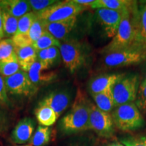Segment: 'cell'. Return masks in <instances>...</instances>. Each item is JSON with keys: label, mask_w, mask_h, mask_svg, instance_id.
Returning <instances> with one entry per match:
<instances>
[{"label": "cell", "mask_w": 146, "mask_h": 146, "mask_svg": "<svg viewBox=\"0 0 146 146\" xmlns=\"http://www.w3.org/2000/svg\"><path fill=\"white\" fill-rule=\"evenodd\" d=\"M132 46L137 47L146 52V3H142L139 7L135 37Z\"/></svg>", "instance_id": "16"}, {"label": "cell", "mask_w": 146, "mask_h": 146, "mask_svg": "<svg viewBox=\"0 0 146 146\" xmlns=\"http://www.w3.org/2000/svg\"><path fill=\"white\" fill-rule=\"evenodd\" d=\"M16 47H23L33 45L28 35H15L11 38Z\"/></svg>", "instance_id": "33"}, {"label": "cell", "mask_w": 146, "mask_h": 146, "mask_svg": "<svg viewBox=\"0 0 146 146\" xmlns=\"http://www.w3.org/2000/svg\"><path fill=\"white\" fill-rule=\"evenodd\" d=\"M46 22L37 18L33 23L28 33V36L33 44L46 31Z\"/></svg>", "instance_id": "28"}, {"label": "cell", "mask_w": 146, "mask_h": 146, "mask_svg": "<svg viewBox=\"0 0 146 146\" xmlns=\"http://www.w3.org/2000/svg\"><path fill=\"white\" fill-rule=\"evenodd\" d=\"M4 126H5V119L2 115L0 114V131L4 128Z\"/></svg>", "instance_id": "36"}, {"label": "cell", "mask_w": 146, "mask_h": 146, "mask_svg": "<svg viewBox=\"0 0 146 146\" xmlns=\"http://www.w3.org/2000/svg\"><path fill=\"white\" fill-rule=\"evenodd\" d=\"M87 8L76 3L74 0L58 1L45 10L36 13L37 17L47 23L69 19L77 16Z\"/></svg>", "instance_id": "5"}, {"label": "cell", "mask_w": 146, "mask_h": 146, "mask_svg": "<svg viewBox=\"0 0 146 146\" xmlns=\"http://www.w3.org/2000/svg\"><path fill=\"white\" fill-rule=\"evenodd\" d=\"M123 11H116L109 9H96V16L99 23L103 27L108 37H114L117 33L121 22Z\"/></svg>", "instance_id": "10"}, {"label": "cell", "mask_w": 146, "mask_h": 146, "mask_svg": "<svg viewBox=\"0 0 146 146\" xmlns=\"http://www.w3.org/2000/svg\"><path fill=\"white\" fill-rule=\"evenodd\" d=\"M35 122L31 118H24L18 122L11 135V140L16 144L30 141L34 134Z\"/></svg>", "instance_id": "13"}, {"label": "cell", "mask_w": 146, "mask_h": 146, "mask_svg": "<svg viewBox=\"0 0 146 146\" xmlns=\"http://www.w3.org/2000/svg\"><path fill=\"white\" fill-rule=\"evenodd\" d=\"M58 1H55V0H30L29 1V3L31 5V10H33V12L38 13Z\"/></svg>", "instance_id": "32"}, {"label": "cell", "mask_w": 146, "mask_h": 146, "mask_svg": "<svg viewBox=\"0 0 146 146\" xmlns=\"http://www.w3.org/2000/svg\"><path fill=\"white\" fill-rule=\"evenodd\" d=\"M15 53L21 70L28 72L33 64L36 60V51L33 45L16 47Z\"/></svg>", "instance_id": "18"}, {"label": "cell", "mask_w": 146, "mask_h": 146, "mask_svg": "<svg viewBox=\"0 0 146 146\" xmlns=\"http://www.w3.org/2000/svg\"><path fill=\"white\" fill-rule=\"evenodd\" d=\"M135 1L129 0H95L90 8L93 9H109V10L123 11L134 3Z\"/></svg>", "instance_id": "20"}, {"label": "cell", "mask_w": 146, "mask_h": 146, "mask_svg": "<svg viewBox=\"0 0 146 146\" xmlns=\"http://www.w3.org/2000/svg\"><path fill=\"white\" fill-rule=\"evenodd\" d=\"M77 17H74L65 21L46 23V31L58 41L65 39L75 27Z\"/></svg>", "instance_id": "15"}, {"label": "cell", "mask_w": 146, "mask_h": 146, "mask_svg": "<svg viewBox=\"0 0 146 146\" xmlns=\"http://www.w3.org/2000/svg\"><path fill=\"white\" fill-rule=\"evenodd\" d=\"M142 67L141 74L139 76V85L137 96L135 100V104L139 110L146 111V60L144 62Z\"/></svg>", "instance_id": "25"}, {"label": "cell", "mask_w": 146, "mask_h": 146, "mask_svg": "<svg viewBox=\"0 0 146 146\" xmlns=\"http://www.w3.org/2000/svg\"><path fill=\"white\" fill-rule=\"evenodd\" d=\"M91 96L96 106L104 112L111 113L116 108L112 89H109L100 94L91 95Z\"/></svg>", "instance_id": "19"}, {"label": "cell", "mask_w": 146, "mask_h": 146, "mask_svg": "<svg viewBox=\"0 0 146 146\" xmlns=\"http://www.w3.org/2000/svg\"><path fill=\"white\" fill-rule=\"evenodd\" d=\"M51 68L44 62L36 60L27 72L29 77L33 84L39 88V86L52 83L57 77V74L53 71H46Z\"/></svg>", "instance_id": "11"}, {"label": "cell", "mask_w": 146, "mask_h": 146, "mask_svg": "<svg viewBox=\"0 0 146 146\" xmlns=\"http://www.w3.org/2000/svg\"><path fill=\"white\" fill-rule=\"evenodd\" d=\"M20 70L21 66L15 52L10 57L0 61V75L4 79L16 74Z\"/></svg>", "instance_id": "22"}, {"label": "cell", "mask_w": 146, "mask_h": 146, "mask_svg": "<svg viewBox=\"0 0 146 146\" xmlns=\"http://www.w3.org/2000/svg\"><path fill=\"white\" fill-rule=\"evenodd\" d=\"M5 83L7 92L14 96H32L38 90V87L31 81L27 72L22 70L5 78Z\"/></svg>", "instance_id": "9"}, {"label": "cell", "mask_w": 146, "mask_h": 146, "mask_svg": "<svg viewBox=\"0 0 146 146\" xmlns=\"http://www.w3.org/2000/svg\"><path fill=\"white\" fill-rule=\"evenodd\" d=\"M139 85V76L137 74H123L112 88L115 106L135 101Z\"/></svg>", "instance_id": "4"}, {"label": "cell", "mask_w": 146, "mask_h": 146, "mask_svg": "<svg viewBox=\"0 0 146 146\" xmlns=\"http://www.w3.org/2000/svg\"><path fill=\"white\" fill-rule=\"evenodd\" d=\"M35 116L40 125L50 127L56 123L58 117L50 107L39 104L35 110Z\"/></svg>", "instance_id": "21"}, {"label": "cell", "mask_w": 146, "mask_h": 146, "mask_svg": "<svg viewBox=\"0 0 146 146\" xmlns=\"http://www.w3.org/2000/svg\"><path fill=\"white\" fill-rule=\"evenodd\" d=\"M120 141L125 146H146V135L123 137Z\"/></svg>", "instance_id": "31"}, {"label": "cell", "mask_w": 146, "mask_h": 146, "mask_svg": "<svg viewBox=\"0 0 146 146\" xmlns=\"http://www.w3.org/2000/svg\"><path fill=\"white\" fill-rule=\"evenodd\" d=\"M89 107L90 102L78 90L70 111L60 120L59 129L61 132L70 135L90 129Z\"/></svg>", "instance_id": "2"}, {"label": "cell", "mask_w": 146, "mask_h": 146, "mask_svg": "<svg viewBox=\"0 0 146 146\" xmlns=\"http://www.w3.org/2000/svg\"><path fill=\"white\" fill-rule=\"evenodd\" d=\"M104 146H125L123 144H122L120 142H112V143H110Z\"/></svg>", "instance_id": "37"}, {"label": "cell", "mask_w": 146, "mask_h": 146, "mask_svg": "<svg viewBox=\"0 0 146 146\" xmlns=\"http://www.w3.org/2000/svg\"><path fill=\"white\" fill-rule=\"evenodd\" d=\"M123 74H103L93 78L89 83V91L91 95L98 94L109 89L112 87Z\"/></svg>", "instance_id": "14"}, {"label": "cell", "mask_w": 146, "mask_h": 146, "mask_svg": "<svg viewBox=\"0 0 146 146\" xmlns=\"http://www.w3.org/2000/svg\"><path fill=\"white\" fill-rule=\"evenodd\" d=\"M146 60V52L135 46L105 54L104 63L110 68L137 64Z\"/></svg>", "instance_id": "6"}, {"label": "cell", "mask_w": 146, "mask_h": 146, "mask_svg": "<svg viewBox=\"0 0 146 146\" xmlns=\"http://www.w3.org/2000/svg\"><path fill=\"white\" fill-rule=\"evenodd\" d=\"M138 15L139 7L136 1L130 8L123 10L117 33L112 41L102 49L103 54L114 52L132 46L135 37Z\"/></svg>", "instance_id": "1"}, {"label": "cell", "mask_w": 146, "mask_h": 146, "mask_svg": "<svg viewBox=\"0 0 146 146\" xmlns=\"http://www.w3.org/2000/svg\"><path fill=\"white\" fill-rule=\"evenodd\" d=\"M0 9L1 12L4 36L5 37L12 38L17 31L18 19L12 16L8 11L5 9Z\"/></svg>", "instance_id": "24"}, {"label": "cell", "mask_w": 146, "mask_h": 146, "mask_svg": "<svg viewBox=\"0 0 146 146\" xmlns=\"http://www.w3.org/2000/svg\"><path fill=\"white\" fill-rule=\"evenodd\" d=\"M89 127L98 136L103 138H111L115 134V126L111 113L104 112L91 102Z\"/></svg>", "instance_id": "8"}, {"label": "cell", "mask_w": 146, "mask_h": 146, "mask_svg": "<svg viewBox=\"0 0 146 146\" xmlns=\"http://www.w3.org/2000/svg\"><path fill=\"white\" fill-rule=\"evenodd\" d=\"M111 115L114 126L122 131H137L145 125L144 118L135 102L116 107Z\"/></svg>", "instance_id": "3"}, {"label": "cell", "mask_w": 146, "mask_h": 146, "mask_svg": "<svg viewBox=\"0 0 146 146\" xmlns=\"http://www.w3.org/2000/svg\"><path fill=\"white\" fill-rule=\"evenodd\" d=\"M60 58V48L58 47H51L36 52V60L44 62L50 65V67L59 63Z\"/></svg>", "instance_id": "23"}, {"label": "cell", "mask_w": 146, "mask_h": 146, "mask_svg": "<svg viewBox=\"0 0 146 146\" xmlns=\"http://www.w3.org/2000/svg\"><path fill=\"white\" fill-rule=\"evenodd\" d=\"M60 45H61L60 41L56 39L47 31L37 41L33 44V46L36 52L50 48L51 47H58L60 48Z\"/></svg>", "instance_id": "27"}, {"label": "cell", "mask_w": 146, "mask_h": 146, "mask_svg": "<svg viewBox=\"0 0 146 146\" xmlns=\"http://www.w3.org/2000/svg\"><path fill=\"white\" fill-rule=\"evenodd\" d=\"M50 139V128L39 125L31 139L29 144L32 146H45L48 144Z\"/></svg>", "instance_id": "26"}, {"label": "cell", "mask_w": 146, "mask_h": 146, "mask_svg": "<svg viewBox=\"0 0 146 146\" xmlns=\"http://www.w3.org/2000/svg\"><path fill=\"white\" fill-rule=\"evenodd\" d=\"M70 102V94L68 91L56 90L47 94L39 104L50 107L56 112L58 118L68 107Z\"/></svg>", "instance_id": "12"}, {"label": "cell", "mask_w": 146, "mask_h": 146, "mask_svg": "<svg viewBox=\"0 0 146 146\" xmlns=\"http://www.w3.org/2000/svg\"><path fill=\"white\" fill-rule=\"evenodd\" d=\"M37 18V14L35 12H29L23 16V17L19 18L18 23L17 31L15 35L28 34L31 27Z\"/></svg>", "instance_id": "29"}, {"label": "cell", "mask_w": 146, "mask_h": 146, "mask_svg": "<svg viewBox=\"0 0 146 146\" xmlns=\"http://www.w3.org/2000/svg\"><path fill=\"white\" fill-rule=\"evenodd\" d=\"M60 51L66 68L71 73L78 71L85 63L83 45L76 40H68L61 43Z\"/></svg>", "instance_id": "7"}, {"label": "cell", "mask_w": 146, "mask_h": 146, "mask_svg": "<svg viewBox=\"0 0 146 146\" xmlns=\"http://www.w3.org/2000/svg\"><path fill=\"white\" fill-rule=\"evenodd\" d=\"M4 33H3V23H2V17H1V9H0V41L2 40V39L4 37Z\"/></svg>", "instance_id": "35"}, {"label": "cell", "mask_w": 146, "mask_h": 146, "mask_svg": "<svg viewBox=\"0 0 146 146\" xmlns=\"http://www.w3.org/2000/svg\"><path fill=\"white\" fill-rule=\"evenodd\" d=\"M16 47L12 39H2L0 41V61L10 57L15 52Z\"/></svg>", "instance_id": "30"}, {"label": "cell", "mask_w": 146, "mask_h": 146, "mask_svg": "<svg viewBox=\"0 0 146 146\" xmlns=\"http://www.w3.org/2000/svg\"><path fill=\"white\" fill-rule=\"evenodd\" d=\"M76 146H79V145H76Z\"/></svg>", "instance_id": "39"}, {"label": "cell", "mask_w": 146, "mask_h": 146, "mask_svg": "<svg viewBox=\"0 0 146 146\" xmlns=\"http://www.w3.org/2000/svg\"><path fill=\"white\" fill-rule=\"evenodd\" d=\"M0 8L8 11L18 19L31 12V8L29 1L26 0H5L0 1Z\"/></svg>", "instance_id": "17"}, {"label": "cell", "mask_w": 146, "mask_h": 146, "mask_svg": "<svg viewBox=\"0 0 146 146\" xmlns=\"http://www.w3.org/2000/svg\"><path fill=\"white\" fill-rule=\"evenodd\" d=\"M9 103L8 92L5 87V79L0 75V104L5 105Z\"/></svg>", "instance_id": "34"}, {"label": "cell", "mask_w": 146, "mask_h": 146, "mask_svg": "<svg viewBox=\"0 0 146 146\" xmlns=\"http://www.w3.org/2000/svg\"><path fill=\"white\" fill-rule=\"evenodd\" d=\"M16 146H32L31 145H16Z\"/></svg>", "instance_id": "38"}]
</instances>
